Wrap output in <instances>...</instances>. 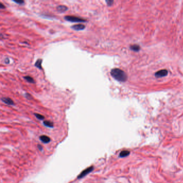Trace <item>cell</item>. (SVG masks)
<instances>
[{"mask_svg":"<svg viewBox=\"0 0 183 183\" xmlns=\"http://www.w3.org/2000/svg\"><path fill=\"white\" fill-rule=\"evenodd\" d=\"M111 76L119 82H125L127 79L126 73L119 68H114L111 71Z\"/></svg>","mask_w":183,"mask_h":183,"instance_id":"1","label":"cell"},{"mask_svg":"<svg viewBox=\"0 0 183 183\" xmlns=\"http://www.w3.org/2000/svg\"><path fill=\"white\" fill-rule=\"evenodd\" d=\"M65 19L70 22H75V23H84L86 22V20L81 18L79 17L73 16H66Z\"/></svg>","mask_w":183,"mask_h":183,"instance_id":"2","label":"cell"},{"mask_svg":"<svg viewBox=\"0 0 183 183\" xmlns=\"http://www.w3.org/2000/svg\"><path fill=\"white\" fill-rule=\"evenodd\" d=\"M93 170V166H91L90 167H89L87 169H85V170H84L82 172H81V174L77 176V178L78 179H81L82 178H83L84 177H85V176H87L88 174H89L90 172H92Z\"/></svg>","mask_w":183,"mask_h":183,"instance_id":"3","label":"cell"},{"mask_svg":"<svg viewBox=\"0 0 183 183\" xmlns=\"http://www.w3.org/2000/svg\"><path fill=\"white\" fill-rule=\"evenodd\" d=\"M167 74H168V71L165 69H163V70H161L156 72L155 74V76L157 78H160V77L165 76L167 75Z\"/></svg>","mask_w":183,"mask_h":183,"instance_id":"4","label":"cell"},{"mask_svg":"<svg viewBox=\"0 0 183 183\" xmlns=\"http://www.w3.org/2000/svg\"><path fill=\"white\" fill-rule=\"evenodd\" d=\"M85 28V26L83 24H76V25H74L71 27V29L73 30H75L76 31H80V30H83Z\"/></svg>","mask_w":183,"mask_h":183,"instance_id":"5","label":"cell"},{"mask_svg":"<svg viewBox=\"0 0 183 183\" xmlns=\"http://www.w3.org/2000/svg\"><path fill=\"white\" fill-rule=\"evenodd\" d=\"M2 101L9 105H14V102L10 98H7V97H3L1 99Z\"/></svg>","mask_w":183,"mask_h":183,"instance_id":"6","label":"cell"},{"mask_svg":"<svg viewBox=\"0 0 183 183\" xmlns=\"http://www.w3.org/2000/svg\"><path fill=\"white\" fill-rule=\"evenodd\" d=\"M56 10L58 12L60 13H64L68 10V7L64 5H60L56 7Z\"/></svg>","mask_w":183,"mask_h":183,"instance_id":"7","label":"cell"},{"mask_svg":"<svg viewBox=\"0 0 183 183\" xmlns=\"http://www.w3.org/2000/svg\"><path fill=\"white\" fill-rule=\"evenodd\" d=\"M39 138H40V141L44 143H48L51 141V139L45 135L40 136Z\"/></svg>","mask_w":183,"mask_h":183,"instance_id":"8","label":"cell"},{"mask_svg":"<svg viewBox=\"0 0 183 183\" xmlns=\"http://www.w3.org/2000/svg\"><path fill=\"white\" fill-rule=\"evenodd\" d=\"M43 124L46 127H50V128H53V123H52V121H48V120L44 121L43 122Z\"/></svg>","mask_w":183,"mask_h":183,"instance_id":"9","label":"cell"},{"mask_svg":"<svg viewBox=\"0 0 183 183\" xmlns=\"http://www.w3.org/2000/svg\"><path fill=\"white\" fill-rule=\"evenodd\" d=\"M130 154V152L128 150H123L121 151V153L119 154L120 157H125L128 156Z\"/></svg>","mask_w":183,"mask_h":183,"instance_id":"10","label":"cell"},{"mask_svg":"<svg viewBox=\"0 0 183 183\" xmlns=\"http://www.w3.org/2000/svg\"><path fill=\"white\" fill-rule=\"evenodd\" d=\"M41 63H42V60L41 59H38L36 60V61L35 62L34 66L40 69H42V67H41Z\"/></svg>","mask_w":183,"mask_h":183,"instance_id":"11","label":"cell"},{"mask_svg":"<svg viewBox=\"0 0 183 183\" xmlns=\"http://www.w3.org/2000/svg\"><path fill=\"white\" fill-rule=\"evenodd\" d=\"M24 79H25V80H26L29 83H34V80H33V79L32 77L30 76H24Z\"/></svg>","mask_w":183,"mask_h":183,"instance_id":"12","label":"cell"},{"mask_svg":"<svg viewBox=\"0 0 183 183\" xmlns=\"http://www.w3.org/2000/svg\"><path fill=\"white\" fill-rule=\"evenodd\" d=\"M140 46L137 45H134L130 46V49H132L133 51H138L140 50Z\"/></svg>","mask_w":183,"mask_h":183,"instance_id":"13","label":"cell"},{"mask_svg":"<svg viewBox=\"0 0 183 183\" xmlns=\"http://www.w3.org/2000/svg\"><path fill=\"white\" fill-rule=\"evenodd\" d=\"M34 115L35 116V117H36V118L38 119H39V120H44V118H45V117H44L43 115L40 114H38V113H34Z\"/></svg>","mask_w":183,"mask_h":183,"instance_id":"14","label":"cell"},{"mask_svg":"<svg viewBox=\"0 0 183 183\" xmlns=\"http://www.w3.org/2000/svg\"><path fill=\"white\" fill-rule=\"evenodd\" d=\"M13 1L17 4H23L24 3V1H23V0H17V1H15V0H13Z\"/></svg>","mask_w":183,"mask_h":183,"instance_id":"15","label":"cell"},{"mask_svg":"<svg viewBox=\"0 0 183 183\" xmlns=\"http://www.w3.org/2000/svg\"><path fill=\"white\" fill-rule=\"evenodd\" d=\"M105 2L107 3V6H112L113 4V1H111V0H106Z\"/></svg>","mask_w":183,"mask_h":183,"instance_id":"16","label":"cell"},{"mask_svg":"<svg viewBox=\"0 0 183 183\" xmlns=\"http://www.w3.org/2000/svg\"><path fill=\"white\" fill-rule=\"evenodd\" d=\"M38 149H39V150H40V151H41L43 150V147H42V146H41V145H40V144L38 145Z\"/></svg>","mask_w":183,"mask_h":183,"instance_id":"17","label":"cell"},{"mask_svg":"<svg viewBox=\"0 0 183 183\" xmlns=\"http://www.w3.org/2000/svg\"><path fill=\"white\" fill-rule=\"evenodd\" d=\"M6 8V7L3 4V3H0V8H1V9H4Z\"/></svg>","mask_w":183,"mask_h":183,"instance_id":"18","label":"cell"},{"mask_svg":"<svg viewBox=\"0 0 183 183\" xmlns=\"http://www.w3.org/2000/svg\"><path fill=\"white\" fill-rule=\"evenodd\" d=\"M5 62H6V64H9V60L8 58H6V59H5Z\"/></svg>","mask_w":183,"mask_h":183,"instance_id":"19","label":"cell"}]
</instances>
